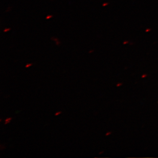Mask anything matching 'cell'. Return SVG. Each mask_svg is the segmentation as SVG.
<instances>
[{
	"instance_id": "6da1fadb",
	"label": "cell",
	"mask_w": 158,
	"mask_h": 158,
	"mask_svg": "<svg viewBox=\"0 0 158 158\" xmlns=\"http://www.w3.org/2000/svg\"><path fill=\"white\" fill-rule=\"evenodd\" d=\"M12 119V118H7V119H6V120H5V124H7L9 123L10 122L11 120Z\"/></svg>"
},
{
	"instance_id": "7a4b0ae2",
	"label": "cell",
	"mask_w": 158,
	"mask_h": 158,
	"mask_svg": "<svg viewBox=\"0 0 158 158\" xmlns=\"http://www.w3.org/2000/svg\"><path fill=\"white\" fill-rule=\"evenodd\" d=\"M33 65V64H27L26 65L25 67L26 68H29L30 67V66H32Z\"/></svg>"
},
{
	"instance_id": "5b68a950",
	"label": "cell",
	"mask_w": 158,
	"mask_h": 158,
	"mask_svg": "<svg viewBox=\"0 0 158 158\" xmlns=\"http://www.w3.org/2000/svg\"><path fill=\"white\" fill-rule=\"evenodd\" d=\"M9 30H10V29H5V30H4V31L7 32L8 31H9Z\"/></svg>"
},
{
	"instance_id": "277c9868",
	"label": "cell",
	"mask_w": 158,
	"mask_h": 158,
	"mask_svg": "<svg viewBox=\"0 0 158 158\" xmlns=\"http://www.w3.org/2000/svg\"><path fill=\"white\" fill-rule=\"evenodd\" d=\"M52 15H49V16H48V17H47L46 19H49L50 18H52Z\"/></svg>"
},
{
	"instance_id": "3957f363",
	"label": "cell",
	"mask_w": 158,
	"mask_h": 158,
	"mask_svg": "<svg viewBox=\"0 0 158 158\" xmlns=\"http://www.w3.org/2000/svg\"><path fill=\"white\" fill-rule=\"evenodd\" d=\"M61 113H62V112L60 111V112H56V113H55V115L56 116H58V115H60V114Z\"/></svg>"
}]
</instances>
